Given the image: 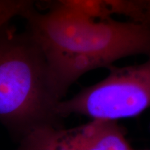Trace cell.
Instances as JSON below:
<instances>
[{
  "instance_id": "6da1fadb",
  "label": "cell",
  "mask_w": 150,
  "mask_h": 150,
  "mask_svg": "<svg viewBox=\"0 0 150 150\" xmlns=\"http://www.w3.org/2000/svg\"><path fill=\"white\" fill-rule=\"evenodd\" d=\"M45 13L26 17L27 30L42 48L54 90L59 98L89 71L108 68L127 56H150V24L95 18L70 7L50 4Z\"/></svg>"
},
{
  "instance_id": "7a4b0ae2",
  "label": "cell",
  "mask_w": 150,
  "mask_h": 150,
  "mask_svg": "<svg viewBox=\"0 0 150 150\" xmlns=\"http://www.w3.org/2000/svg\"><path fill=\"white\" fill-rule=\"evenodd\" d=\"M50 79L42 48L26 29L0 27V120L20 143L35 131L61 128V102Z\"/></svg>"
},
{
  "instance_id": "3957f363",
  "label": "cell",
  "mask_w": 150,
  "mask_h": 150,
  "mask_svg": "<svg viewBox=\"0 0 150 150\" xmlns=\"http://www.w3.org/2000/svg\"><path fill=\"white\" fill-rule=\"evenodd\" d=\"M108 69L109 74L104 79L61 101L58 105L60 115L65 118L76 114L118 121L136 117L150 108V56L141 64L112 65Z\"/></svg>"
},
{
  "instance_id": "277c9868",
  "label": "cell",
  "mask_w": 150,
  "mask_h": 150,
  "mask_svg": "<svg viewBox=\"0 0 150 150\" xmlns=\"http://www.w3.org/2000/svg\"><path fill=\"white\" fill-rule=\"evenodd\" d=\"M25 150H129L134 148L117 120H93L72 129L50 127L33 133L20 142Z\"/></svg>"
},
{
  "instance_id": "5b68a950",
  "label": "cell",
  "mask_w": 150,
  "mask_h": 150,
  "mask_svg": "<svg viewBox=\"0 0 150 150\" xmlns=\"http://www.w3.org/2000/svg\"><path fill=\"white\" fill-rule=\"evenodd\" d=\"M70 7L95 18H110L112 15L128 17L131 20L144 22L145 11L132 0H42Z\"/></svg>"
},
{
  "instance_id": "8992f818",
  "label": "cell",
  "mask_w": 150,
  "mask_h": 150,
  "mask_svg": "<svg viewBox=\"0 0 150 150\" xmlns=\"http://www.w3.org/2000/svg\"><path fill=\"white\" fill-rule=\"evenodd\" d=\"M42 0H0V27L8 25L13 18L24 19L33 11Z\"/></svg>"
},
{
  "instance_id": "52a82bcc",
  "label": "cell",
  "mask_w": 150,
  "mask_h": 150,
  "mask_svg": "<svg viewBox=\"0 0 150 150\" xmlns=\"http://www.w3.org/2000/svg\"><path fill=\"white\" fill-rule=\"evenodd\" d=\"M132 1L139 8L145 11V13L150 3V0H132Z\"/></svg>"
},
{
  "instance_id": "ba28073f",
  "label": "cell",
  "mask_w": 150,
  "mask_h": 150,
  "mask_svg": "<svg viewBox=\"0 0 150 150\" xmlns=\"http://www.w3.org/2000/svg\"><path fill=\"white\" fill-rule=\"evenodd\" d=\"M143 23L150 24V3L147 6L145 13V20Z\"/></svg>"
}]
</instances>
